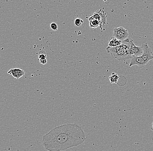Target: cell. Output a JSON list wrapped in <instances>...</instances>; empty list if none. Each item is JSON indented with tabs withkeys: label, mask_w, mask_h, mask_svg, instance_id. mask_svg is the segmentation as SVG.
Returning <instances> with one entry per match:
<instances>
[{
	"label": "cell",
	"mask_w": 153,
	"mask_h": 151,
	"mask_svg": "<svg viewBox=\"0 0 153 151\" xmlns=\"http://www.w3.org/2000/svg\"><path fill=\"white\" fill-rule=\"evenodd\" d=\"M86 140L81 127L76 124H65L44 135L42 143L47 151H63L82 144Z\"/></svg>",
	"instance_id": "obj_1"
},
{
	"label": "cell",
	"mask_w": 153,
	"mask_h": 151,
	"mask_svg": "<svg viewBox=\"0 0 153 151\" xmlns=\"http://www.w3.org/2000/svg\"><path fill=\"white\" fill-rule=\"evenodd\" d=\"M133 40L130 38H127L122 41L121 45L114 47H107L106 50L110 54L112 57L120 61H125L132 59V56L129 53V49Z\"/></svg>",
	"instance_id": "obj_2"
},
{
	"label": "cell",
	"mask_w": 153,
	"mask_h": 151,
	"mask_svg": "<svg viewBox=\"0 0 153 151\" xmlns=\"http://www.w3.org/2000/svg\"><path fill=\"white\" fill-rule=\"evenodd\" d=\"M107 18L106 13L102 9L91 14L88 18L90 27L93 29L99 27L101 30H103L105 25L107 24Z\"/></svg>",
	"instance_id": "obj_3"
},
{
	"label": "cell",
	"mask_w": 153,
	"mask_h": 151,
	"mask_svg": "<svg viewBox=\"0 0 153 151\" xmlns=\"http://www.w3.org/2000/svg\"><path fill=\"white\" fill-rule=\"evenodd\" d=\"M129 33L127 30L123 27H115L113 30V37L121 41H123L128 38Z\"/></svg>",
	"instance_id": "obj_4"
},
{
	"label": "cell",
	"mask_w": 153,
	"mask_h": 151,
	"mask_svg": "<svg viewBox=\"0 0 153 151\" xmlns=\"http://www.w3.org/2000/svg\"><path fill=\"white\" fill-rule=\"evenodd\" d=\"M144 45V52L141 57H142L147 64H148L150 61L153 59V53L148 44L145 43Z\"/></svg>",
	"instance_id": "obj_5"
},
{
	"label": "cell",
	"mask_w": 153,
	"mask_h": 151,
	"mask_svg": "<svg viewBox=\"0 0 153 151\" xmlns=\"http://www.w3.org/2000/svg\"><path fill=\"white\" fill-rule=\"evenodd\" d=\"M141 56H136L133 55L131 59L129 67H130L134 66H137L140 68H143L147 64Z\"/></svg>",
	"instance_id": "obj_6"
},
{
	"label": "cell",
	"mask_w": 153,
	"mask_h": 151,
	"mask_svg": "<svg viewBox=\"0 0 153 151\" xmlns=\"http://www.w3.org/2000/svg\"><path fill=\"white\" fill-rule=\"evenodd\" d=\"M8 73L12 75L14 78L17 79H19L25 75V71L20 68L11 69L8 72Z\"/></svg>",
	"instance_id": "obj_7"
},
{
	"label": "cell",
	"mask_w": 153,
	"mask_h": 151,
	"mask_svg": "<svg viewBox=\"0 0 153 151\" xmlns=\"http://www.w3.org/2000/svg\"><path fill=\"white\" fill-rule=\"evenodd\" d=\"M144 45H143L141 46H137L135 45L133 42V55L136 56H141L142 55L144 52Z\"/></svg>",
	"instance_id": "obj_8"
},
{
	"label": "cell",
	"mask_w": 153,
	"mask_h": 151,
	"mask_svg": "<svg viewBox=\"0 0 153 151\" xmlns=\"http://www.w3.org/2000/svg\"><path fill=\"white\" fill-rule=\"evenodd\" d=\"M122 43V41L117 39L115 37H111L108 41V46L114 47L121 45Z\"/></svg>",
	"instance_id": "obj_9"
},
{
	"label": "cell",
	"mask_w": 153,
	"mask_h": 151,
	"mask_svg": "<svg viewBox=\"0 0 153 151\" xmlns=\"http://www.w3.org/2000/svg\"><path fill=\"white\" fill-rule=\"evenodd\" d=\"M119 78V77L118 75L115 73H112L111 75L109 77V80H110L111 83H117L118 82V79Z\"/></svg>",
	"instance_id": "obj_10"
},
{
	"label": "cell",
	"mask_w": 153,
	"mask_h": 151,
	"mask_svg": "<svg viewBox=\"0 0 153 151\" xmlns=\"http://www.w3.org/2000/svg\"><path fill=\"white\" fill-rule=\"evenodd\" d=\"M46 57H47V54L44 51L41 50L40 51L39 56H38V60L40 59H46Z\"/></svg>",
	"instance_id": "obj_11"
},
{
	"label": "cell",
	"mask_w": 153,
	"mask_h": 151,
	"mask_svg": "<svg viewBox=\"0 0 153 151\" xmlns=\"http://www.w3.org/2000/svg\"><path fill=\"white\" fill-rule=\"evenodd\" d=\"M83 23H84V20H82L80 18H77V19H75V25L77 27L81 26V24H83Z\"/></svg>",
	"instance_id": "obj_12"
},
{
	"label": "cell",
	"mask_w": 153,
	"mask_h": 151,
	"mask_svg": "<svg viewBox=\"0 0 153 151\" xmlns=\"http://www.w3.org/2000/svg\"><path fill=\"white\" fill-rule=\"evenodd\" d=\"M50 28L52 29V30L54 31H56L57 30H58V26L55 23H52L50 24Z\"/></svg>",
	"instance_id": "obj_13"
},
{
	"label": "cell",
	"mask_w": 153,
	"mask_h": 151,
	"mask_svg": "<svg viewBox=\"0 0 153 151\" xmlns=\"http://www.w3.org/2000/svg\"><path fill=\"white\" fill-rule=\"evenodd\" d=\"M39 61L40 62L41 64L45 65V64H47V60L46 59H40L39 60Z\"/></svg>",
	"instance_id": "obj_14"
},
{
	"label": "cell",
	"mask_w": 153,
	"mask_h": 151,
	"mask_svg": "<svg viewBox=\"0 0 153 151\" xmlns=\"http://www.w3.org/2000/svg\"><path fill=\"white\" fill-rule=\"evenodd\" d=\"M151 129L153 131V122L152 123L151 127Z\"/></svg>",
	"instance_id": "obj_15"
},
{
	"label": "cell",
	"mask_w": 153,
	"mask_h": 151,
	"mask_svg": "<svg viewBox=\"0 0 153 151\" xmlns=\"http://www.w3.org/2000/svg\"><path fill=\"white\" fill-rule=\"evenodd\" d=\"M104 1H105V0H104Z\"/></svg>",
	"instance_id": "obj_16"
}]
</instances>
